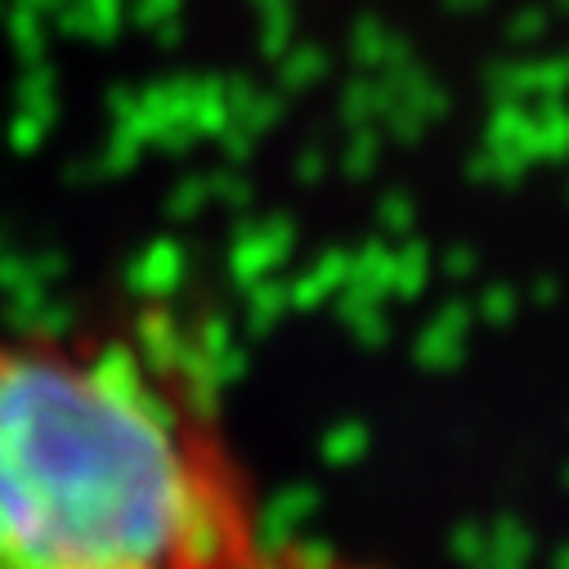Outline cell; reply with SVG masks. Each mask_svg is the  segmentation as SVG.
Returning a JSON list of instances; mask_svg holds the SVG:
<instances>
[{"label": "cell", "instance_id": "1", "mask_svg": "<svg viewBox=\"0 0 569 569\" xmlns=\"http://www.w3.org/2000/svg\"><path fill=\"white\" fill-rule=\"evenodd\" d=\"M0 569H273L207 377L171 332L0 337Z\"/></svg>", "mask_w": 569, "mask_h": 569}]
</instances>
